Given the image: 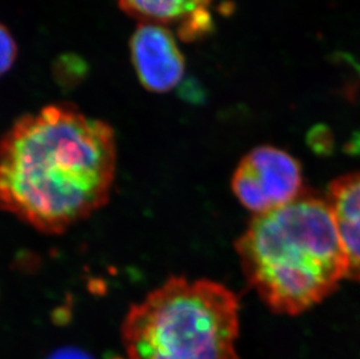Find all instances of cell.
<instances>
[{
  "instance_id": "1",
  "label": "cell",
  "mask_w": 360,
  "mask_h": 359,
  "mask_svg": "<svg viewBox=\"0 0 360 359\" xmlns=\"http://www.w3.org/2000/svg\"><path fill=\"white\" fill-rule=\"evenodd\" d=\"M116 173L109 124L75 106H46L18 119L0 139V209L61 234L109 202Z\"/></svg>"
},
{
  "instance_id": "7",
  "label": "cell",
  "mask_w": 360,
  "mask_h": 359,
  "mask_svg": "<svg viewBox=\"0 0 360 359\" xmlns=\"http://www.w3.org/2000/svg\"><path fill=\"white\" fill-rule=\"evenodd\" d=\"M328 203L347 256V278L360 282V172L335 180Z\"/></svg>"
},
{
  "instance_id": "4",
  "label": "cell",
  "mask_w": 360,
  "mask_h": 359,
  "mask_svg": "<svg viewBox=\"0 0 360 359\" xmlns=\"http://www.w3.org/2000/svg\"><path fill=\"white\" fill-rule=\"evenodd\" d=\"M302 172L297 160L273 146L252 149L232 177V190L255 215L283 207L300 197Z\"/></svg>"
},
{
  "instance_id": "6",
  "label": "cell",
  "mask_w": 360,
  "mask_h": 359,
  "mask_svg": "<svg viewBox=\"0 0 360 359\" xmlns=\"http://www.w3.org/2000/svg\"><path fill=\"white\" fill-rule=\"evenodd\" d=\"M211 0H120L131 17L150 24L177 25L182 39L193 41L211 31Z\"/></svg>"
},
{
  "instance_id": "3",
  "label": "cell",
  "mask_w": 360,
  "mask_h": 359,
  "mask_svg": "<svg viewBox=\"0 0 360 359\" xmlns=\"http://www.w3.org/2000/svg\"><path fill=\"white\" fill-rule=\"evenodd\" d=\"M236 295L217 282L170 277L131 306L122 323L127 359H240Z\"/></svg>"
},
{
  "instance_id": "2",
  "label": "cell",
  "mask_w": 360,
  "mask_h": 359,
  "mask_svg": "<svg viewBox=\"0 0 360 359\" xmlns=\"http://www.w3.org/2000/svg\"><path fill=\"white\" fill-rule=\"evenodd\" d=\"M236 248L248 284L279 314L311 308L347 278V256L333 211L317 197H297L255 215Z\"/></svg>"
},
{
  "instance_id": "5",
  "label": "cell",
  "mask_w": 360,
  "mask_h": 359,
  "mask_svg": "<svg viewBox=\"0 0 360 359\" xmlns=\"http://www.w3.org/2000/svg\"><path fill=\"white\" fill-rule=\"evenodd\" d=\"M131 58L139 81L150 92H170L184 77V56L162 25L138 26L131 39Z\"/></svg>"
},
{
  "instance_id": "8",
  "label": "cell",
  "mask_w": 360,
  "mask_h": 359,
  "mask_svg": "<svg viewBox=\"0 0 360 359\" xmlns=\"http://www.w3.org/2000/svg\"><path fill=\"white\" fill-rule=\"evenodd\" d=\"M18 48L6 27L0 24V76L12 67L17 58Z\"/></svg>"
},
{
  "instance_id": "9",
  "label": "cell",
  "mask_w": 360,
  "mask_h": 359,
  "mask_svg": "<svg viewBox=\"0 0 360 359\" xmlns=\"http://www.w3.org/2000/svg\"><path fill=\"white\" fill-rule=\"evenodd\" d=\"M46 359H95L85 350L75 346H65L53 351Z\"/></svg>"
}]
</instances>
